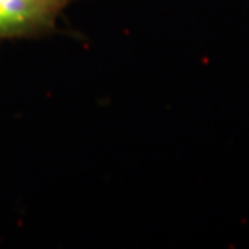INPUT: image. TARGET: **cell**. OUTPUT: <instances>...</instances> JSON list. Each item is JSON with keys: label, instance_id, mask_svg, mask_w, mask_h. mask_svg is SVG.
I'll return each instance as SVG.
<instances>
[{"label": "cell", "instance_id": "obj_1", "mask_svg": "<svg viewBox=\"0 0 249 249\" xmlns=\"http://www.w3.org/2000/svg\"><path fill=\"white\" fill-rule=\"evenodd\" d=\"M72 0H0V43L41 37Z\"/></svg>", "mask_w": 249, "mask_h": 249}]
</instances>
